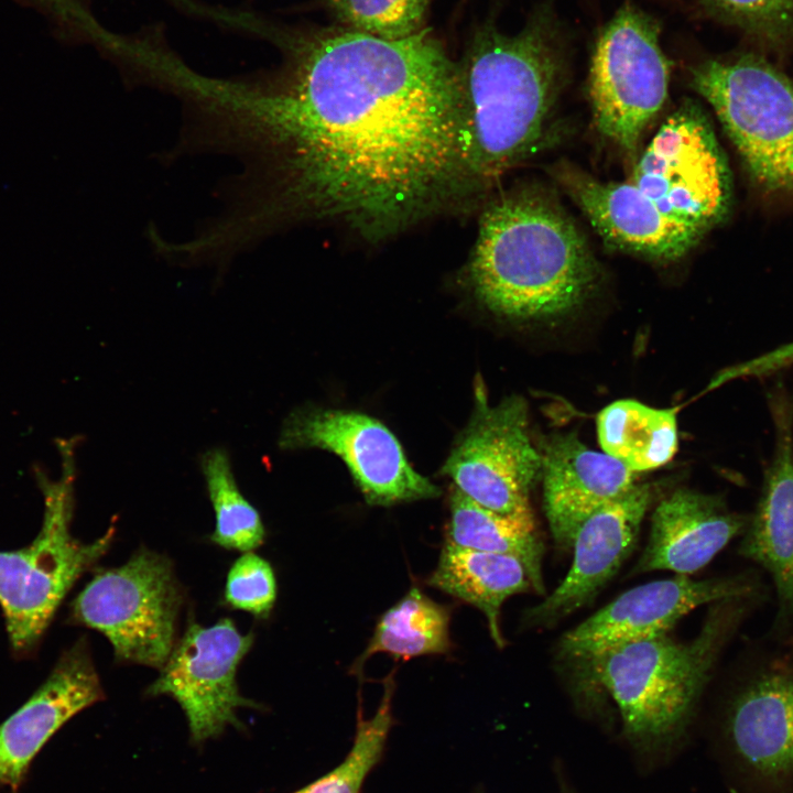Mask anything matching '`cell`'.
Masks as SVG:
<instances>
[{
  "instance_id": "1",
  "label": "cell",
  "mask_w": 793,
  "mask_h": 793,
  "mask_svg": "<svg viewBox=\"0 0 793 793\" xmlns=\"http://www.w3.org/2000/svg\"><path fill=\"white\" fill-rule=\"evenodd\" d=\"M218 21L283 55L273 70L224 78L192 68L182 83V144L242 164L214 219L228 249L247 251L302 216L385 238L464 185L457 63L430 29L395 41L309 33L227 7Z\"/></svg>"
},
{
  "instance_id": "2",
  "label": "cell",
  "mask_w": 793,
  "mask_h": 793,
  "mask_svg": "<svg viewBox=\"0 0 793 793\" xmlns=\"http://www.w3.org/2000/svg\"><path fill=\"white\" fill-rule=\"evenodd\" d=\"M564 42L548 9L514 34L480 28L457 63L467 181L502 173L537 145L564 75Z\"/></svg>"
},
{
  "instance_id": "3",
  "label": "cell",
  "mask_w": 793,
  "mask_h": 793,
  "mask_svg": "<svg viewBox=\"0 0 793 793\" xmlns=\"http://www.w3.org/2000/svg\"><path fill=\"white\" fill-rule=\"evenodd\" d=\"M468 275L492 313L545 321L579 307L600 271L584 236L555 203L519 192L484 211Z\"/></svg>"
},
{
  "instance_id": "4",
  "label": "cell",
  "mask_w": 793,
  "mask_h": 793,
  "mask_svg": "<svg viewBox=\"0 0 793 793\" xmlns=\"http://www.w3.org/2000/svg\"><path fill=\"white\" fill-rule=\"evenodd\" d=\"M751 598L713 604L688 641L665 633L579 663L617 704L624 739L645 765L667 760L685 740L714 666Z\"/></svg>"
},
{
  "instance_id": "5",
  "label": "cell",
  "mask_w": 793,
  "mask_h": 793,
  "mask_svg": "<svg viewBox=\"0 0 793 793\" xmlns=\"http://www.w3.org/2000/svg\"><path fill=\"white\" fill-rule=\"evenodd\" d=\"M691 85L715 110L752 182L793 199V80L743 55L697 64Z\"/></svg>"
},
{
  "instance_id": "6",
  "label": "cell",
  "mask_w": 793,
  "mask_h": 793,
  "mask_svg": "<svg viewBox=\"0 0 793 793\" xmlns=\"http://www.w3.org/2000/svg\"><path fill=\"white\" fill-rule=\"evenodd\" d=\"M182 604L170 560L140 547L123 565L94 576L73 601L72 617L102 633L117 661L161 669L176 643Z\"/></svg>"
},
{
  "instance_id": "7",
  "label": "cell",
  "mask_w": 793,
  "mask_h": 793,
  "mask_svg": "<svg viewBox=\"0 0 793 793\" xmlns=\"http://www.w3.org/2000/svg\"><path fill=\"white\" fill-rule=\"evenodd\" d=\"M660 31L658 20L624 2L593 50L588 90L595 127L628 151L636 149L667 98L671 62Z\"/></svg>"
},
{
  "instance_id": "8",
  "label": "cell",
  "mask_w": 793,
  "mask_h": 793,
  "mask_svg": "<svg viewBox=\"0 0 793 793\" xmlns=\"http://www.w3.org/2000/svg\"><path fill=\"white\" fill-rule=\"evenodd\" d=\"M665 214L704 232L732 203L731 172L703 109L685 100L659 128L629 180Z\"/></svg>"
},
{
  "instance_id": "9",
  "label": "cell",
  "mask_w": 793,
  "mask_h": 793,
  "mask_svg": "<svg viewBox=\"0 0 793 793\" xmlns=\"http://www.w3.org/2000/svg\"><path fill=\"white\" fill-rule=\"evenodd\" d=\"M66 493L58 490L48 499L42 530L29 545L0 551V606L17 652L37 642L76 580L113 540V525L90 543L74 537Z\"/></svg>"
},
{
  "instance_id": "10",
  "label": "cell",
  "mask_w": 793,
  "mask_h": 793,
  "mask_svg": "<svg viewBox=\"0 0 793 793\" xmlns=\"http://www.w3.org/2000/svg\"><path fill=\"white\" fill-rule=\"evenodd\" d=\"M528 404L512 395L491 406L482 382L475 408L442 474L479 506L504 515L532 514L529 495L542 472V456L529 434Z\"/></svg>"
},
{
  "instance_id": "11",
  "label": "cell",
  "mask_w": 793,
  "mask_h": 793,
  "mask_svg": "<svg viewBox=\"0 0 793 793\" xmlns=\"http://www.w3.org/2000/svg\"><path fill=\"white\" fill-rule=\"evenodd\" d=\"M279 447L334 453L346 464L371 506L389 507L442 493L411 466L393 433L363 413L315 406L297 409L282 425Z\"/></svg>"
},
{
  "instance_id": "12",
  "label": "cell",
  "mask_w": 793,
  "mask_h": 793,
  "mask_svg": "<svg viewBox=\"0 0 793 793\" xmlns=\"http://www.w3.org/2000/svg\"><path fill=\"white\" fill-rule=\"evenodd\" d=\"M726 762L750 793L793 791V661H775L728 699L719 728Z\"/></svg>"
},
{
  "instance_id": "13",
  "label": "cell",
  "mask_w": 793,
  "mask_h": 793,
  "mask_svg": "<svg viewBox=\"0 0 793 793\" xmlns=\"http://www.w3.org/2000/svg\"><path fill=\"white\" fill-rule=\"evenodd\" d=\"M252 644L253 634H242L228 618L210 627L192 621L146 694L176 700L195 743L219 736L229 726L241 728L238 709L260 708L240 694L236 681Z\"/></svg>"
},
{
  "instance_id": "14",
  "label": "cell",
  "mask_w": 793,
  "mask_h": 793,
  "mask_svg": "<svg viewBox=\"0 0 793 793\" xmlns=\"http://www.w3.org/2000/svg\"><path fill=\"white\" fill-rule=\"evenodd\" d=\"M756 591V584L742 575L696 580L676 574L639 585L567 631L558 652L583 663L615 647L665 634L699 606L751 598Z\"/></svg>"
},
{
  "instance_id": "15",
  "label": "cell",
  "mask_w": 793,
  "mask_h": 793,
  "mask_svg": "<svg viewBox=\"0 0 793 793\" xmlns=\"http://www.w3.org/2000/svg\"><path fill=\"white\" fill-rule=\"evenodd\" d=\"M652 499L647 484L595 510L577 529L574 558L561 584L524 615L528 627L546 628L588 604L632 552Z\"/></svg>"
},
{
  "instance_id": "16",
  "label": "cell",
  "mask_w": 793,
  "mask_h": 793,
  "mask_svg": "<svg viewBox=\"0 0 793 793\" xmlns=\"http://www.w3.org/2000/svg\"><path fill=\"white\" fill-rule=\"evenodd\" d=\"M562 183L601 239L618 250L669 262L687 254L706 233L665 214L631 182L567 172Z\"/></svg>"
},
{
  "instance_id": "17",
  "label": "cell",
  "mask_w": 793,
  "mask_h": 793,
  "mask_svg": "<svg viewBox=\"0 0 793 793\" xmlns=\"http://www.w3.org/2000/svg\"><path fill=\"white\" fill-rule=\"evenodd\" d=\"M104 697L88 643L79 640L62 654L30 699L0 724V787L15 791L51 736Z\"/></svg>"
},
{
  "instance_id": "18",
  "label": "cell",
  "mask_w": 793,
  "mask_h": 793,
  "mask_svg": "<svg viewBox=\"0 0 793 793\" xmlns=\"http://www.w3.org/2000/svg\"><path fill=\"white\" fill-rule=\"evenodd\" d=\"M544 509L552 535L563 548L595 510L633 485L636 472L575 433L553 436L541 452Z\"/></svg>"
},
{
  "instance_id": "19",
  "label": "cell",
  "mask_w": 793,
  "mask_h": 793,
  "mask_svg": "<svg viewBox=\"0 0 793 793\" xmlns=\"http://www.w3.org/2000/svg\"><path fill=\"white\" fill-rule=\"evenodd\" d=\"M747 522L719 497L680 488L655 507L648 543L631 573H695L743 533Z\"/></svg>"
},
{
  "instance_id": "20",
  "label": "cell",
  "mask_w": 793,
  "mask_h": 793,
  "mask_svg": "<svg viewBox=\"0 0 793 793\" xmlns=\"http://www.w3.org/2000/svg\"><path fill=\"white\" fill-rule=\"evenodd\" d=\"M739 553L770 574L780 618L793 617V442L784 416L779 422L774 457Z\"/></svg>"
},
{
  "instance_id": "21",
  "label": "cell",
  "mask_w": 793,
  "mask_h": 793,
  "mask_svg": "<svg viewBox=\"0 0 793 793\" xmlns=\"http://www.w3.org/2000/svg\"><path fill=\"white\" fill-rule=\"evenodd\" d=\"M426 584L479 609L493 643L502 649L500 610L511 596L531 589L524 565L514 556L459 547L446 542Z\"/></svg>"
},
{
  "instance_id": "22",
  "label": "cell",
  "mask_w": 793,
  "mask_h": 793,
  "mask_svg": "<svg viewBox=\"0 0 793 793\" xmlns=\"http://www.w3.org/2000/svg\"><path fill=\"white\" fill-rule=\"evenodd\" d=\"M604 453L633 472L666 465L678 447L676 409H658L632 399L605 406L597 415Z\"/></svg>"
},
{
  "instance_id": "23",
  "label": "cell",
  "mask_w": 793,
  "mask_h": 793,
  "mask_svg": "<svg viewBox=\"0 0 793 793\" xmlns=\"http://www.w3.org/2000/svg\"><path fill=\"white\" fill-rule=\"evenodd\" d=\"M446 542L465 548L517 557L524 565L532 589L545 594L542 575L544 547L532 514L504 515L470 500L454 486L449 500Z\"/></svg>"
},
{
  "instance_id": "24",
  "label": "cell",
  "mask_w": 793,
  "mask_h": 793,
  "mask_svg": "<svg viewBox=\"0 0 793 793\" xmlns=\"http://www.w3.org/2000/svg\"><path fill=\"white\" fill-rule=\"evenodd\" d=\"M449 622L448 607L412 587L381 616L368 645L352 665V672H360L376 653H387L397 660L447 653L452 647Z\"/></svg>"
},
{
  "instance_id": "25",
  "label": "cell",
  "mask_w": 793,
  "mask_h": 793,
  "mask_svg": "<svg viewBox=\"0 0 793 793\" xmlns=\"http://www.w3.org/2000/svg\"><path fill=\"white\" fill-rule=\"evenodd\" d=\"M207 493L215 512L210 540L227 550L251 552L265 536L258 510L240 491L230 457L222 447L206 450L199 458Z\"/></svg>"
},
{
  "instance_id": "26",
  "label": "cell",
  "mask_w": 793,
  "mask_h": 793,
  "mask_svg": "<svg viewBox=\"0 0 793 793\" xmlns=\"http://www.w3.org/2000/svg\"><path fill=\"white\" fill-rule=\"evenodd\" d=\"M393 672L384 680L380 704L370 718H365L358 705L352 746L334 769L292 793H361L367 776L381 761L393 725Z\"/></svg>"
},
{
  "instance_id": "27",
  "label": "cell",
  "mask_w": 793,
  "mask_h": 793,
  "mask_svg": "<svg viewBox=\"0 0 793 793\" xmlns=\"http://www.w3.org/2000/svg\"><path fill=\"white\" fill-rule=\"evenodd\" d=\"M346 29L395 41L422 31L432 0H326Z\"/></svg>"
},
{
  "instance_id": "28",
  "label": "cell",
  "mask_w": 793,
  "mask_h": 793,
  "mask_svg": "<svg viewBox=\"0 0 793 793\" xmlns=\"http://www.w3.org/2000/svg\"><path fill=\"white\" fill-rule=\"evenodd\" d=\"M276 583L271 565L252 552L242 554L231 566L225 600L235 608L265 618L274 606Z\"/></svg>"
},
{
  "instance_id": "29",
  "label": "cell",
  "mask_w": 793,
  "mask_h": 793,
  "mask_svg": "<svg viewBox=\"0 0 793 793\" xmlns=\"http://www.w3.org/2000/svg\"><path fill=\"white\" fill-rule=\"evenodd\" d=\"M720 18L767 39L793 30V0H703Z\"/></svg>"
},
{
  "instance_id": "30",
  "label": "cell",
  "mask_w": 793,
  "mask_h": 793,
  "mask_svg": "<svg viewBox=\"0 0 793 793\" xmlns=\"http://www.w3.org/2000/svg\"><path fill=\"white\" fill-rule=\"evenodd\" d=\"M478 793H480V792H478Z\"/></svg>"
}]
</instances>
